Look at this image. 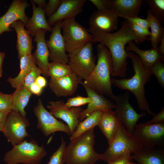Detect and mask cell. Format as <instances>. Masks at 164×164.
I'll list each match as a JSON object with an SVG mask.
<instances>
[{"label": "cell", "mask_w": 164, "mask_h": 164, "mask_svg": "<svg viewBox=\"0 0 164 164\" xmlns=\"http://www.w3.org/2000/svg\"><path fill=\"white\" fill-rule=\"evenodd\" d=\"M92 36V42H99L108 50L112 59V77H125L127 74L128 57L125 46L130 41L137 43L145 40L138 36L133 31L126 20L121 23L120 28L114 33H106L97 31L89 32Z\"/></svg>", "instance_id": "6da1fadb"}, {"label": "cell", "mask_w": 164, "mask_h": 164, "mask_svg": "<svg viewBox=\"0 0 164 164\" xmlns=\"http://www.w3.org/2000/svg\"><path fill=\"white\" fill-rule=\"evenodd\" d=\"M126 52L128 57L132 61L134 74L129 79H111L112 84L116 87L132 92L136 98L139 109L146 111L149 115H153L155 114L150 109L144 87L146 84L151 80L152 74L143 66L137 54L133 52Z\"/></svg>", "instance_id": "7a4b0ae2"}, {"label": "cell", "mask_w": 164, "mask_h": 164, "mask_svg": "<svg viewBox=\"0 0 164 164\" xmlns=\"http://www.w3.org/2000/svg\"><path fill=\"white\" fill-rule=\"evenodd\" d=\"M97 61L93 71L83 81L88 87L98 93L111 99L114 95L111 78L113 66L110 52L100 43L97 47Z\"/></svg>", "instance_id": "3957f363"}, {"label": "cell", "mask_w": 164, "mask_h": 164, "mask_svg": "<svg viewBox=\"0 0 164 164\" xmlns=\"http://www.w3.org/2000/svg\"><path fill=\"white\" fill-rule=\"evenodd\" d=\"M94 128L70 141L64 152L66 164H94L101 160L102 154L97 153L94 148Z\"/></svg>", "instance_id": "277c9868"}, {"label": "cell", "mask_w": 164, "mask_h": 164, "mask_svg": "<svg viewBox=\"0 0 164 164\" xmlns=\"http://www.w3.org/2000/svg\"><path fill=\"white\" fill-rule=\"evenodd\" d=\"M143 147L119 121L116 134L102 154L101 160L108 163L128 154L134 153Z\"/></svg>", "instance_id": "5b68a950"}, {"label": "cell", "mask_w": 164, "mask_h": 164, "mask_svg": "<svg viewBox=\"0 0 164 164\" xmlns=\"http://www.w3.org/2000/svg\"><path fill=\"white\" fill-rule=\"evenodd\" d=\"M47 153L43 145L33 139L24 140L7 152L3 161L7 164H39Z\"/></svg>", "instance_id": "8992f818"}, {"label": "cell", "mask_w": 164, "mask_h": 164, "mask_svg": "<svg viewBox=\"0 0 164 164\" xmlns=\"http://www.w3.org/2000/svg\"><path fill=\"white\" fill-rule=\"evenodd\" d=\"M69 65L72 72L81 80L90 75L96 64L92 42L68 54Z\"/></svg>", "instance_id": "52a82bcc"}, {"label": "cell", "mask_w": 164, "mask_h": 164, "mask_svg": "<svg viewBox=\"0 0 164 164\" xmlns=\"http://www.w3.org/2000/svg\"><path fill=\"white\" fill-rule=\"evenodd\" d=\"M61 28L66 50L72 52L92 42V36L85 28L76 21L75 18L62 21Z\"/></svg>", "instance_id": "ba28073f"}, {"label": "cell", "mask_w": 164, "mask_h": 164, "mask_svg": "<svg viewBox=\"0 0 164 164\" xmlns=\"http://www.w3.org/2000/svg\"><path fill=\"white\" fill-rule=\"evenodd\" d=\"M133 135L143 147L150 148L158 146L164 148V121L137 124Z\"/></svg>", "instance_id": "9c48e42d"}, {"label": "cell", "mask_w": 164, "mask_h": 164, "mask_svg": "<svg viewBox=\"0 0 164 164\" xmlns=\"http://www.w3.org/2000/svg\"><path fill=\"white\" fill-rule=\"evenodd\" d=\"M129 98L127 91L120 95H114L111 99L115 102L116 107L114 111L118 119L129 132L133 135L138 121L145 116L146 113L143 111L140 114L137 113L130 104Z\"/></svg>", "instance_id": "30bf717a"}, {"label": "cell", "mask_w": 164, "mask_h": 164, "mask_svg": "<svg viewBox=\"0 0 164 164\" xmlns=\"http://www.w3.org/2000/svg\"><path fill=\"white\" fill-rule=\"evenodd\" d=\"M30 125L28 120L19 113L11 111L9 114L2 132L13 146L30 137L26 128Z\"/></svg>", "instance_id": "8fae6325"}, {"label": "cell", "mask_w": 164, "mask_h": 164, "mask_svg": "<svg viewBox=\"0 0 164 164\" xmlns=\"http://www.w3.org/2000/svg\"><path fill=\"white\" fill-rule=\"evenodd\" d=\"M38 123L37 128L46 136L56 132H62L69 135L71 134L68 126L58 121L44 107L41 100L39 99L33 109Z\"/></svg>", "instance_id": "7c38bea8"}, {"label": "cell", "mask_w": 164, "mask_h": 164, "mask_svg": "<svg viewBox=\"0 0 164 164\" xmlns=\"http://www.w3.org/2000/svg\"><path fill=\"white\" fill-rule=\"evenodd\" d=\"M62 21H59L54 25L46 43L50 60L53 62L68 64V56L66 53L65 43L61 32Z\"/></svg>", "instance_id": "4fadbf2b"}, {"label": "cell", "mask_w": 164, "mask_h": 164, "mask_svg": "<svg viewBox=\"0 0 164 164\" xmlns=\"http://www.w3.org/2000/svg\"><path fill=\"white\" fill-rule=\"evenodd\" d=\"M47 108L55 117L66 122L72 135L80 122V114L83 109L80 107H67L63 100L50 101L48 103Z\"/></svg>", "instance_id": "5bb4252c"}, {"label": "cell", "mask_w": 164, "mask_h": 164, "mask_svg": "<svg viewBox=\"0 0 164 164\" xmlns=\"http://www.w3.org/2000/svg\"><path fill=\"white\" fill-rule=\"evenodd\" d=\"M29 6L26 0L13 1L7 12L0 17V35L4 32L13 30L9 27L17 20L21 21L25 25L29 19L25 12Z\"/></svg>", "instance_id": "9a60e30c"}, {"label": "cell", "mask_w": 164, "mask_h": 164, "mask_svg": "<svg viewBox=\"0 0 164 164\" xmlns=\"http://www.w3.org/2000/svg\"><path fill=\"white\" fill-rule=\"evenodd\" d=\"M81 84L85 89L87 97H90L92 101L88 103L87 108L83 109L79 118L80 121H83L92 113L97 111L103 112L112 110L115 109L116 105L114 102L93 91L85 85L82 80H80Z\"/></svg>", "instance_id": "2e32d148"}, {"label": "cell", "mask_w": 164, "mask_h": 164, "mask_svg": "<svg viewBox=\"0 0 164 164\" xmlns=\"http://www.w3.org/2000/svg\"><path fill=\"white\" fill-rule=\"evenodd\" d=\"M118 18L111 11L94 12L89 19L88 32L97 31L111 33L118 27Z\"/></svg>", "instance_id": "e0dca14e"}, {"label": "cell", "mask_w": 164, "mask_h": 164, "mask_svg": "<svg viewBox=\"0 0 164 164\" xmlns=\"http://www.w3.org/2000/svg\"><path fill=\"white\" fill-rule=\"evenodd\" d=\"M81 80L72 73L60 78H50L49 84L52 92L57 97H66L75 93Z\"/></svg>", "instance_id": "ac0fdd59"}, {"label": "cell", "mask_w": 164, "mask_h": 164, "mask_svg": "<svg viewBox=\"0 0 164 164\" xmlns=\"http://www.w3.org/2000/svg\"><path fill=\"white\" fill-rule=\"evenodd\" d=\"M86 0H62L55 13L49 18V25H54L57 22L72 18H75L83 11Z\"/></svg>", "instance_id": "d6986e66"}, {"label": "cell", "mask_w": 164, "mask_h": 164, "mask_svg": "<svg viewBox=\"0 0 164 164\" xmlns=\"http://www.w3.org/2000/svg\"><path fill=\"white\" fill-rule=\"evenodd\" d=\"M144 0H110V11L125 19L138 16Z\"/></svg>", "instance_id": "ffe728a7"}, {"label": "cell", "mask_w": 164, "mask_h": 164, "mask_svg": "<svg viewBox=\"0 0 164 164\" xmlns=\"http://www.w3.org/2000/svg\"><path fill=\"white\" fill-rule=\"evenodd\" d=\"M46 32V30L41 29L36 32L34 39V41L36 42V48L33 55L36 59L37 65L42 70V74L45 77H48L49 52L45 39Z\"/></svg>", "instance_id": "44dd1931"}, {"label": "cell", "mask_w": 164, "mask_h": 164, "mask_svg": "<svg viewBox=\"0 0 164 164\" xmlns=\"http://www.w3.org/2000/svg\"><path fill=\"white\" fill-rule=\"evenodd\" d=\"M9 28H13L16 32V49L18 58L20 59L23 56L31 54L33 48L32 38L29 32L25 29L23 22L20 20H17L10 26Z\"/></svg>", "instance_id": "7402d4cb"}, {"label": "cell", "mask_w": 164, "mask_h": 164, "mask_svg": "<svg viewBox=\"0 0 164 164\" xmlns=\"http://www.w3.org/2000/svg\"><path fill=\"white\" fill-rule=\"evenodd\" d=\"M30 2L32 7V15L25 24L27 30L33 36H35L36 32L41 29L51 31L52 27L46 19L44 9L37 7L32 0Z\"/></svg>", "instance_id": "603a6c76"}, {"label": "cell", "mask_w": 164, "mask_h": 164, "mask_svg": "<svg viewBox=\"0 0 164 164\" xmlns=\"http://www.w3.org/2000/svg\"><path fill=\"white\" fill-rule=\"evenodd\" d=\"M164 148L143 147L131 155V157L139 164H164Z\"/></svg>", "instance_id": "cb8c5ba5"}, {"label": "cell", "mask_w": 164, "mask_h": 164, "mask_svg": "<svg viewBox=\"0 0 164 164\" xmlns=\"http://www.w3.org/2000/svg\"><path fill=\"white\" fill-rule=\"evenodd\" d=\"M126 50L128 51L135 53L140 58L143 66L149 70L157 62L164 61V56L159 52L158 48L142 50L131 41L128 43V46L126 47Z\"/></svg>", "instance_id": "d4e9b609"}, {"label": "cell", "mask_w": 164, "mask_h": 164, "mask_svg": "<svg viewBox=\"0 0 164 164\" xmlns=\"http://www.w3.org/2000/svg\"><path fill=\"white\" fill-rule=\"evenodd\" d=\"M19 59L20 71L19 73L15 77H9L7 80L12 87L15 89L23 85L26 77L37 65L36 60L33 54L31 53L23 56Z\"/></svg>", "instance_id": "484cf974"}, {"label": "cell", "mask_w": 164, "mask_h": 164, "mask_svg": "<svg viewBox=\"0 0 164 164\" xmlns=\"http://www.w3.org/2000/svg\"><path fill=\"white\" fill-rule=\"evenodd\" d=\"M119 122L112 110L103 112L98 126L106 137L108 145L116 134Z\"/></svg>", "instance_id": "4316f807"}, {"label": "cell", "mask_w": 164, "mask_h": 164, "mask_svg": "<svg viewBox=\"0 0 164 164\" xmlns=\"http://www.w3.org/2000/svg\"><path fill=\"white\" fill-rule=\"evenodd\" d=\"M11 110L19 113L26 117L25 108L28 104L32 94L29 89L22 86L15 89L12 94Z\"/></svg>", "instance_id": "83f0119b"}, {"label": "cell", "mask_w": 164, "mask_h": 164, "mask_svg": "<svg viewBox=\"0 0 164 164\" xmlns=\"http://www.w3.org/2000/svg\"><path fill=\"white\" fill-rule=\"evenodd\" d=\"M103 112H94L87 117L83 121H80L77 128L70 137V141L77 138L90 129L98 126Z\"/></svg>", "instance_id": "f1b7e54d"}, {"label": "cell", "mask_w": 164, "mask_h": 164, "mask_svg": "<svg viewBox=\"0 0 164 164\" xmlns=\"http://www.w3.org/2000/svg\"><path fill=\"white\" fill-rule=\"evenodd\" d=\"M147 18L149 22V28L151 29L150 39L152 48H158L162 36L164 35V29L161 22L155 17L148 10Z\"/></svg>", "instance_id": "f546056e"}, {"label": "cell", "mask_w": 164, "mask_h": 164, "mask_svg": "<svg viewBox=\"0 0 164 164\" xmlns=\"http://www.w3.org/2000/svg\"><path fill=\"white\" fill-rule=\"evenodd\" d=\"M72 73L70 67L68 64L58 62H49L48 73L50 78L56 79L66 76Z\"/></svg>", "instance_id": "4dcf8cb0"}, {"label": "cell", "mask_w": 164, "mask_h": 164, "mask_svg": "<svg viewBox=\"0 0 164 164\" xmlns=\"http://www.w3.org/2000/svg\"><path fill=\"white\" fill-rule=\"evenodd\" d=\"M151 13L161 23H164V0H146Z\"/></svg>", "instance_id": "1f68e13d"}, {"label": "cell", "mask_w": 164, "mask_h": 164, "mask_svg": "<svg viewBox=\"0 0 164 164\" xmlns=\"http://www.w3.org/2000/svg\"><path fill=\"white\" fill-rule=\"evenodd\" d=\"M60 145L50 157L47 164H63L64 163V154L66 143L63 137H61Z\"/></svg>", "instance_id": "d6a6232c"}, {"label": "cell", "mask_w": 164, "mask_h": 164, "mask_svg": "<svg viewBox=\"0 0 164 164\" xmlns=\"http://www.w3.org/2000/svg\"><path fill=\"white\" fill-rule=\"evenodd\" d=\"M149 70L152 74L156 77L160 85L164 87V64L162 61H160L154 64Z\"/></svg>", "instance_id": "836d02e7"}, {"label": "cell", "mask_w": 164, "mask_h": 164, "mask_svg": "<svg viewBox=\"0 0 164 164\" xmlns=\"http://www.w3.org/2000/svg\"><path fill=\"white\" fill-rule=\"evenodd\" d=\"M92 101L91 98L89 97H84L80 96L68 98L65 104L69 108L79 107L82 105L88 104Z\"/></svg>", "instance_id": "e575fe53"}, {"label": "cell", "mask_w": 164, "mask_h": 164, "mask_svg": "<svg viewBox=\"0 0 164 164\" xmlns=\"http://www.w3.org/2000/svg\"><path fill=\"white\" fill-rule=\"evenodd\" d=\"M41 74H42V72L41 70L36 66H35L26 77L23 86L29 89Z\"/></svg>", "instance_id": "d590c367"}, {"label": "cell", "mask_w": 164, "mask_h": 164, "mask_svg": "<svg viewBox=\"0 0 164 164\" xmlns=\"http://www.w3.org/2000/svg\"><path fill=\"white\" fill-rule=\"evenodd\" d=\"M12 102V94H5L0 92V111H11Z\"/></svg>", "instance_id": "8d00e7d4"}, {"label": "cell", "mask_w": 164, "mask_h": 164, "mask_svg": "<svg viewBox=\"0 0 164 164\" xmlns=\"http://www.w3.org/2000/svg\"><path fill=\"white\" fill-rule=\"evenodd\" d=\"M62 0H49L44 9L46 16L49 18L53 15L59 7Z\"/></svg>", "instance_id": "74e56055"}, {"label": "cell", "mask_w": 164, "mask_h": 164, "mask_svg": "<svg viewBox=\"0 0 164 164\" xmlns=\"http://www.w3.org/2000/svg\"><path fill=\"white\" fill-rule=\"evenodd\" d=\"M97 8V10L101 12L110 11V0H90Z\"/></svg>", "instance_id": "f35d334b"}, {"label": "cell", "mask_w": 164, "mask_h": 164, "mask_svg": "<svg viewBox=\"0 0 164 164\" xmlns=\"http://www.w3.org/2000/svg\"><path fill=\"white\" fill-rule=\"evenodd\" d=\"M126 20L129 22L141 27L149 29V22L148 19H142L138 16L127 18Z\"/></svg>", "instance_id": "ab89813d"}, {"label": "cell", "mask_w": 164, "mask_h": 164, "mask_svg": "<svg viewBox=\"0 0 164 164\" xmlns=\"http://www.w3.org/2000/svg\"><path fill=\"white\" fill-rule=\"evenodd\" d=\"M129 23L131 28L138 36L145 40L148 39L146 37L150 35V32L149 29L141 27L129 22Z\"/></svg>", "instance_id": "60d3db41"}, {"label": "cell", "mask_w": 164, "mask_h": 164, "mask_svg": "<svg viewBox=\"0 0 164 164\" xmlns=\"http://www.w3.org/2000/svg\"><path fill=\"white\" fill-rule=\"evenodd\" d=\"M132 159L130 154H126L108 163V164H127L132 162Z\"/></svg>", "instance_id": "b9f144b4"}, {"label": "cell", "mask_w": 164, "mask_h": 164, "mask_svg": "<svg viewBox=\"0 0 164 164\" xmlns=\"http://www.w3.org/2000/svg\"><path fill=\"white\" fill-rule=\"evenodd\" d=\"M153 118L150 120L145 123L148 124H154L164 121V108L163 107L160 111L157 114H154Z\"/></svg>", "instance_id": "7bdbcfd3"}, {"label": "cell", "mask_w": 164, "mask_h": 164, "mask_svg": "<svg viewBox=\"0 0 164 164\" xmlns=\"http://www.w3.org/2000/svg\"><path fill=\"white\" fill-rule=\"evenodd\" d=\"M28 89L32 94L39 96L41 94L43 88L35 82L29 87Z\"/></svg>", "instance_id": "ee69618b"}, {"label": "cell", "mask_w": 164, "mask_h": 164, "mask_svg": "<svg viewBox=\"0 0 164 164\" xmlns=\"http://www.w3.org/2000/svg\"><path fill=\"white\" fill-rule=\"evenodd\" d=\"M10 112L0 111V132H2L7 117Z\"/></svg>", "instance_id": "f6af8a7d"}, {"label": "cell", "mask_w": 164, "mask_h": 164, "mask_svg": "<svg viewBox=\"0 0 164 164\" xmlns=\"http://www.w3.org/2000/svg\"><path fill=\"white\" fill-rule=\"evenodd\" d=\"M35 82L40 87L43 88L47 85V81L45 78L39 76L36 79Z\"/></svg>", "instance_id": "bcb514c9"}, {"label": "cell", "mask_w": 164, "mask_h": 164, "mask_svg": "<svg viewBox=\"0 0 164 164\" xmlns=\"http://www.w3.org/2000/svg\"><path fill=\"white\" fill-rule=\"evenodd\" d=\"M33 2L37 4L39 7L45 9L46 4V1L45 0H32Z\"/></svg>", "instance_id": "7dc6e473"}, {"label": "cell", "mask_w": 164, "mask_h": 164, "mask_svg": "<svg viewBox=\"0 0 164 164\" xmlns=\"http://www.w3.org/2000/svg\"><path fill=\"white\" fill-rule=\"evenodd\" d=\"M160 44L158 50L162 55H164V35L162 36L160 42Z\"/></svg>", "instance_id": "c3c4849f"}, {"label": "cell", "mask_w": 164, "mask_h": 164, "mask_svg": "<svg viewBox=\"0 0 164 164\" xmlns=\"http://www.w3.org/2000/svg\"><path fill=\"white\" fill-rule=\"evenodd\" d=\"M5 56V53L0 52V77H2V65Z\"/></svg>", "instance_id": "681fc988"}, {"label": "cell", "mask_w": 164, "mask_h": 164, "mask_svg": "<svg viewBox=\"0 0 164 164\" xmlns=\"http://www.w3.org/2000/svg\"><path fill=\"white\" fill-rule=\"evenodd\" d=\"M127 164H139L135 163L132 162H129Z\"/></svg>", "instance_id": "f907efd6"}]
</instances>
